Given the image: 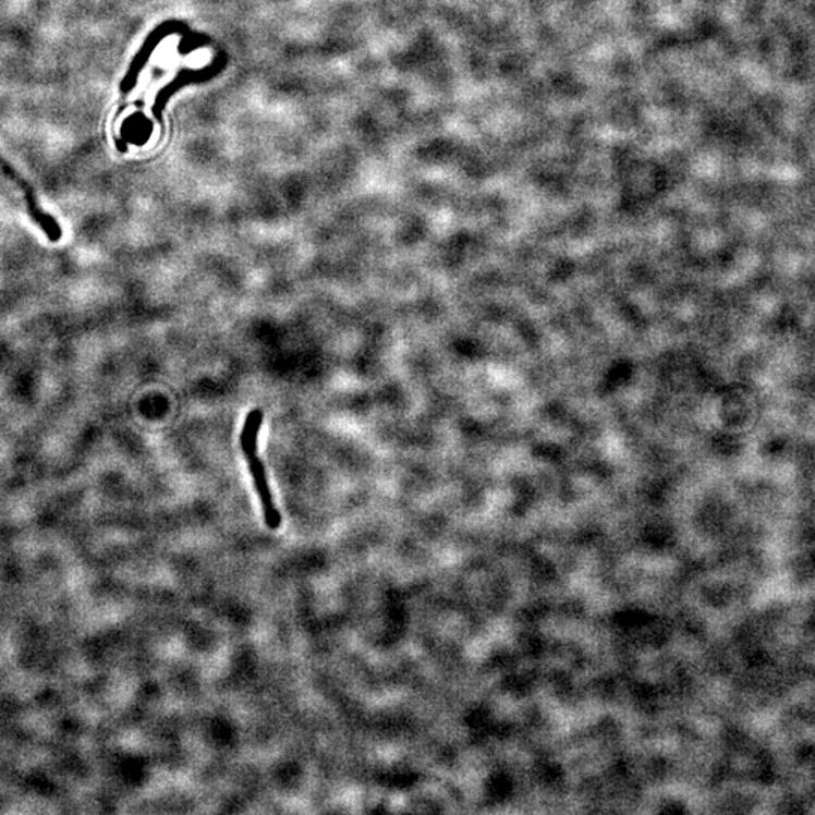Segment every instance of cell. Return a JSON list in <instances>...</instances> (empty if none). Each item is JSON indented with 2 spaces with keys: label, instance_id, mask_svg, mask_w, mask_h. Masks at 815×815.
<instances>
[{
  "label": "cell",
  "instance_id": "obj_1",
  "mask_svg": "<svg viewBox=\"0 0 815 815\" xmlns=\"http://www.w3.org/2000/svg\"><path fill=\"white\" fill-rule=\"evenodd\" d=\"M261 423H264V413H261V410L250 411L241 433V448L242 452H244L246 464H248L258 499H260L266 526L270 531H278L281 526V513L278 511L276 503H273L268 476H266V469L264 462L258 458L257 452L258 434H260Z\"/></svg>",
  "mask_w": 815,
  "mask_h": 815
},
{
  "label": "cell",
  "instance_id": "obj_2",
  "mask_svg": "<svg viewBox=\"0 0 815 815\" xmlns=\"http://www.w3.org/2000/svg\"><path fill=\"white\" fill-rule=\"evenodd\" d=\"M0 171H2V174H5L7 179H10L11 182L17 184L19 190L22 191L23 197H25L26 202L27 214L33 218L35 224L40 227L42 233L46 234L50 242H53V244L54 242H60L62 239L61 226L58 224L57 219H54L52 215L46 214V211L41 209L33 186H31V184L27 183L26 180L2 158H0Z\"/></svg>",
  "mask_w": 815,
  "mask_h": 815
}]
</instances>
